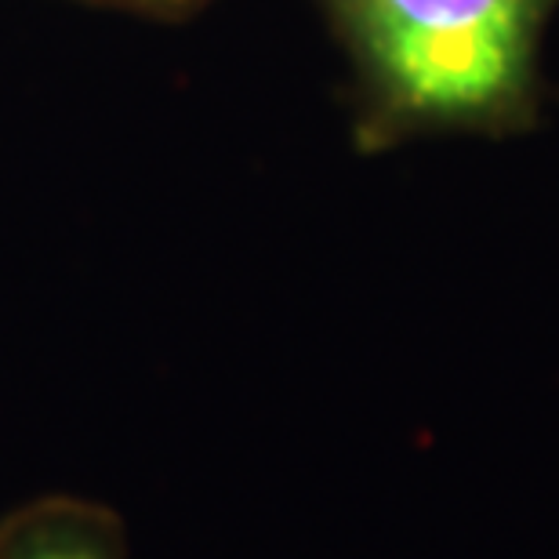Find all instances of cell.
Wrapping results in <instances>:
<instances>
[{"label": "cell", "instance_id": "1", "mask_svg": "<svg viewBox=\"0 0 559 559\" xmlns=\"http://www.w3.org/2000/svg\"><path fill=\"white\" fill-rule=\"evenodd\" d=\"M349 62L353 145L527 135L552 87L542 40L559 0H312Z\"/></svg>", "mask_w": 559, "mask_h": 559}, {"label": "cell", "instance_id": "2", "mask_svg": "<svg viewBox=\"0 0 559 559\" xmlns=\"http://www.w3.org/2000/svg\"><path fill=\"white\" fill-rule=\"evenodd\" d=\"M128 527L106 501L37 495L0 516V559H128Z\"/></svg>", "mask_w": 559, "mask_h": 559}, {"label": "cell", "instance_id": "3", "mask_svg": "<svg viewBox=\"0 0 559 559\" xmlns=\"http://www.w3.org/2000/svg\"><path fill=\"white\" fill-rule=\"evenodd\" d=\"M81 4L124 11V15H139L153 22H186L200 15V11H207L215 0H81Z\"/></svg>", "mask_w": 559, "mask_h": 559}]
</instances>
